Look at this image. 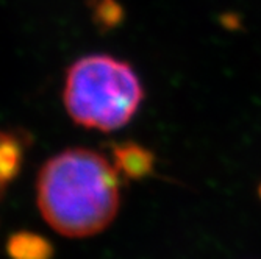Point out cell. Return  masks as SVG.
Returning <instances> with one entry per match:
<instances>
[{"mask_svg":"<svg viewBox=\"0 0 261 259\" xmlns=\"http://www.w3.org/2000/svg\"><path fill=\"white\" fill-rule=\"evenodd\" d=\"M94 11H96L97 22L108 27L116 25L122 19V8L114 0H99Z\"/></svg>","mask_w":261,"mask_h":259,"instance_id":"obj_6","label":"cell"},{"mask_svg":"<svg viewBox=\"0 0 261 259\" xmlns=\"http://www.w3.org/2000/svg\"><path fill=\"white\" fill-rule=\"evenodd\" d=\"M116 159L117 166L122 169V172L135 178L150 172L153 164L150 152L135 144H125L116 149Z\"/></svg>","mask_w":261,"mask_h":259,"instance_id":"obj_4","label":"cell"},{"mask_svg":"<svg viewBox=\"0 0 261 259\" xmlns=\"http://www.w3.org/2000/svg\"><path fill=\"white\" fill-rule=\"evenodd\" d=\"M119 198L117 170L88 149L58 153L38 177L41 214L67 238H88L105 229L117 214Z\"/></svg>","mask_w":261,"mask_h":259,"instance_id":"obj_1","label":"cell"},{"mask_svg":"<svg viewBox=\"0 0 261 259\" xmlns=\"http://www.w3.org/2000/svg\"><path fill=\"white\" fill-rule=\"evenodd\" d=\"M20 159L22 147L19 140L8 133L0 131V197H2L8 183L17 174Z\"/></svg>","mask_w":261,"mask_h":259,"instance_id":"obj_3","label":"cell"},{"mask_svg":"<svg viewBox=\"0 0 261 259\" xmlns=\"http://www.w3.org/2000/svg\"><path fill=\"white\" fill-rule=\"evenodd\" d=\"M10 251L16 259H47L49 245L39 238L30 234H20L10 244Z\"/></svg>","mask_w":261,"mask_h":259,"instance_id":"obj_5","label":"cell"},{"mask_svg":"<svg viewBox=\"0 0 261 259\" xmlns=\"http://www.w3.org/2000/svg\"><path fill=\"white\" fill-rule=\"evenodd\" d=\"M63 96L74 122L113 131L132 121L144 89L128 63L110 55H88L69 67Z\"/></svg>","mask_w":261,"mask_h":259,"instance_id":"obj_2","label":"cell"}]
</instances>
